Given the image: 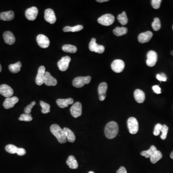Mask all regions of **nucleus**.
I'll return each mask as SVG.
<instances>
[{
    "mask_svg": "<svg viewBox=\"0 0 173 173\" xmlns=\"http://www.w3.org/2000/svg\"><path fill=\"white\" fill-rule=\"evenodd\" d=\"M168 131V127L166 125H162V128L161 129L162 135L161 138L162 140H166L167 135Z\"/></svg>",
    "mask_w": 173,
    "mask_h": 173,
    "instance_id": "e433bc0d",
    "label": "nucleus"
},
{
    "mask_svg": "<svg viewBox=\"0 0 173 173\" xmlns=\"http://www.w3.org/2000/svg\"><path fill=\"white\" fill-rule=\"evenodd\" d=\"M38 12L39 11L36 7H32L26 10L25 15L28 19L30 21H34L36 19Z\"/></svg>",
    "mask_w": 173,
    "mask_h": 173,
    "instance_id": "4468645a",
    "label": "nucleus"
},
{
    "mask_svg": "<svg viewBox=\"0 0 173 173\" xmlns=\"http://www.w3.org/2000/svg\"><path fill=\"white\" fill-rule=\"evenodd\" d=\"M153 34L151 31H147L140 34L138 36V41L140 43H146L150 41L153 37Z\"/></svg>",
    "mask_w": 173,
    "mask_h": 173,
    "instance_id": "6ab92c4d",
    "label": "nucleus"
},
{
    "mask_svg": "<svg viewBox=\"0 0 173 173\" xmlns=\"http://www.w3.org/2000/svg\"><path fill=\"white\" fill-rule=\"evenodd\" d=\"M83 28V26L79 25L73 27L67 26V27H65V28H63V30L64 32H77V31H80V30H82Z\"/></svg>",
    "mask_w": 173,
    "mask_h": 173,
    "instance_id": "7c9ffc66",
    "label": "nucleus"
},
{
    "mask_svg": "<svg viewBox=\"0 0 173 173\" xmlns=\"http://www.w3.org/2000/svg\"><path fill=\"white\" fill-rule=\"evenodd\" d=\"M16 154L19 155V156H23L24 155L26 154V151L24 148H19Z\"/></svg>",
    "mask_w": 173,
    "mask_h": 173,
    "instance_id": "79ce46f5",
    "label": "nucleus"
},
{
    "mask_svg": "<svg viewBox=\"0 0 173 173\" xmlns=\"http://www.w3.org/2000/svg\"><path fill=\"white\" fill-rule=\"evenodd\" d=\"M156 78L160 81H166L167 80V76L164 73L157 74L156 76Z\"/></svg>",
    "mask_w": 173,
    "mask_h": 173,
    "instance_id": "a19ab883",
    "label": "nucleus"
},
{
    "mask_svg": "<svg viewBox=\"0 0 173 173\" xmlns=\"http://www.w3.org/2000/svg\"><path fill=\"white\" fill-rule=\"evenodd\" d=\"M116 173H128L127 170L124 167H121L116 171Z\"/></svg>",
    "mask_w": 173,
    "mask_h": 173,
    "instance_id": "c03bdc74",
    "label": "nucleus"
},
{
    "mask_svg": "<svg viewBox=\"0 0 173 173\" xmlns=\"http://www.w3.org/2000/svg\"><path fill=\"white\" fill-rule=\"evenodd\" d=\"M63 129L68 141L71 143L74 142L76 140V136L73 132L67 128H64Z\"/></svg>",
    "mask_w": 173,
    "mask_h": 173,
    "instance_id": "5701e85b",
    "label": "nucleus"
},
{
    "mask_svg": "<svg viewBox=\"0 0 173 173\" xmlns=\"http://www.w3.org/2000/svg\"><path fill=\"white\" fill-rule=\"evenodd\" d=\"M33 118L30 114H23L19 118V120L22 121L30 122L32 120Z\"/></svg>",
    "mask_w": 173,
    "mask_h": 173,
    "instance_id": "c9c22d12",
    "label": "nucleus"
},
{
    "mask_svg": "<svg viewBox=\"0 0 173 173\" xmlns=\"http://www.w3.org/2000/svg\"><path fill=\"white\" fill-rule=\"evenodd\" d=\"M0 94L6 98H10L13 96L14 90L8 85L2 84L0 86Z\"/></svg>",
    "mask_w": 173,
    "mask_h": 173,
    "instance_id": "6e6552de",
    "label": "nucleus"
},
{
    "mask_svg": "<svg viewBox=\"0 0 173 173\" xmlns=\"http://www.w3.org/2000/svg\"><path fill=\"white\" fill-rule=\"evenodd\" d=\"M50 130L51 133L56 137L60 143H65L67 141L63 129L57 124H54L51 126Z\"/></svg>",
    "mask_w": 173,
    "mask_h": 173,
    "instance_id": "f03ea898",
    "label": "nucleus"
},
{
    "mask_svg": "<svg viewBox=\"0 0 173 173\" xmlns=\"http://www.w3.org/2000/svg\"><path fill=\"white\" fill-rule=\"evenodd\" d=\"M19 98L17 97H12L6 98L3 102V107L4 108L6 109L11 108L14 106L15 104L19 102Z\"/></svg>",
    "mask_w": 173,
    "mask_h": 173,
    "instance_id": "f3484780",
    "label": "nucleus"
},
{
    "mask_svg": "<svg viewBox=\"0 0 173 173\" xmlns=\"http://www.w3.org/2000/svg\"><path fill=\"white\" fill-rule=\"evenodd\" d=\"M158 59L157 53L154 51H151L148 53L146 63L148 67H153L156 65Z\"/></svg>",
    "mask_w": 173,
    "mask_h": 173,
    "instance_id": "1a4fd4ad",
    "label": "nucleus"
},
{
    "mask_svg": "<svg viewBox=\"0 0 173 173\" xmlns=\"http://www.w3.org/2000/svg\"><path fill=\"white\" fill-rule=\"evenodd\" d=\"M88 173H95L94 172H93V171H90V172H89Z\"/></svg>",
    "mask_w": 173,
    "mask_h": 173,
    "instance_id": "09e8293b",
    "label": "nucleus"
},
{
    "mask_svg": "<svg viewBox=\"0 0 173 173\" xmlns=\"http://www.w3.org/2000/svg\"><path fill=\"white\" fill-rule=\"evenodd\" d=\"M22 63L20 62H18L14 64H11L9 66V69L13 73L16 74L20 71Z\"/></svg>",
    "mask_w": 173,
    "mask_h": 173,
    "instance_id": "a878e982",
    "label": "nucleus"
},
{
    "mask_svg": "<svg viewBox=\"0 0 173 173\" xmlns=\"http://www.w3.org/2000/svg\"><path fill=\"white\" fill-rule=\"evenodd\" d=\"M44 19L45 20L50 24L55 23L56 21V17L55 13L52 9H47L44 13Z\"/></svg>",
    "mask_w": 173,
    "mask_h": 173,
    "instance_id": "f8f14e48",
    "label": "nucleus"
},
{
    "mask_svg": "<svg viewBox=\"0 0 173 173\" xmlns=\"http://www.w3.org/2000/svg\"><path fill=\"white\" fill-rule=\"evenodd\" d=\"M125 63L120 59H117L114 61L111 64V68L113 71L119 73L122 72L125 68Z\"/></svg>",
    "mask_w": 173,
    "mask_h": 173,
    "instance_id": "0eeeda50",
    "label": "nucleus"
},
{
    "mask_svg": "<svg viewBox=\"0 0 173 173\" xmlns=\"http://www.w3.org/2000/svg\"><path fill=\"white\" fill-rule=\"evenodd\" d=\"M170 157H171V158H172V159H173V151L171 153V154H170Z\"/></svg>",
    "mask_w": 173,
    "mask_h": 173,
    "instance_id": "49530a36",
    "label": "nucleus"
},
{
    "mask_svg": "<svg viewBox=\"0 0 173 173\" xmlns=\"http://www.w3.org/2000/svg\"><path fill=\"white\" fill-rule=\"evenodd\" d=\"M128 32V28L125 27H116L113 30V33L116 36L120 37L121 36L125 35Z\"/></svg>",
    "mask_w": 173,
    "mask_h": 173,
    "instance_id": "bb28decb",
    "label": "nucleus"
},
{
    "mask_svg": "<svg viewBox=\"0 0 173 173\" xmlns=\"http://www.w3.org/2000/svg\"><path fill=\"white\" fill-rule=\"evenodd\" d=\"M161 0H153L152 1V6L155 9H158L160 7Z\"/></svg>",
    "mask_w": 173,
    "mask_h": 173,
    "instance_id": "ea45409f",
    "label": "nucleus"
},
{
    "mask_svg": "<svg viewBox=\"0 0 173 173\" xmlns=\"http://www.w3.org/2000/svg\"><path fill=\"white\" fill-rule=\"evenodd\" d=\"M92 77L90 76H79L76 77L73 81L72 85L77 88L83 87L85 84H89L90 83Z\"/></svg>",
    "mask_w": 173,
    "mask_h": 173,
    "instance_id": "7ed1b4c3",
    "label": "nucleus"
},
{
    "mask_svg": "<svg viewBox=\"0 0 173 173\" xmlns=\"http://www.w3.org/2000/svg\"><path fill=\"white\" fill-rule=\"evenodd\" d=\"M67 164L70 168L72 169H77L79 167V164L75 157L73 155H70L67 161Z\"/></svg>",
    "mask_w": 173,
    "mask_h": 173,
    "instance_id": "393cba45",
    "label": "nucleus"
},
{
    "mask_svg": "<svg viewBox=\"0 0 173 173\" xmlns=\"http://www.w3.org/2000/svg\"><path fill=\"white\" fill-rule=\"evenodd\" d=\"M62 50L63 52H66V53L74 54V53H76L77 49L76 47L74 45H71V44H66L62 47Z\"/></svg>",
    "mask_w": 173,
    "mask_h": 173,
    "instance_id": "c756f323",
    "label": "nucleus"
},
{
    "mask_svg": "<svg viewBox=\"0 0 173 173\" xmlns=\"http://www.w3.org/2000/svg\"><path fill=\"white\" fill-rule=\"evenodd\" d=\"M56 103L59 107L64 108L68 106L70 104H73L74 103V100L72 98L66 99H59L56 101Z\"/></svg>",
    "mask_w": 173,
    "mask_h": 173,
    "instance_id": "4be33fe9",
    "label": "nucleus"
},
{
    "mask_svg": "<svg viewBox=\"0 0 173 173\" xmlns=\"http://www.w3.org/2000/svg\"><path fill=\"white\" fill-rule=\"evenodd\" d=\"M153 89L155 93L156 94H160L161 93V89L159 87V86L157 85H155L153 87Z\"/></svg>",
    "mask_w": 173,
    "mask_h": 173,
    "instance_id": "37998d69",
    "label": "nucleus"
},
{
    "mask_svg": "<svg viewBox=\"0 0 173 173\" xmlns=\"http://www.w3.org/2000/svg\"><path fill=\"white\" fill-rule=\"evenodd\" d=\"M119 127L117 123L111 121L108 123L104 128V133L108 139H113L118 134Z\"/></svg>",
    "mask_w": 173,
    "mask_h": 173,
    "instance_id": "f257e3e1",
    "label": "nucleus"
},
{
    "mask_svg": "<svg viewBox=\"0 0 173 173\" xmlns=\"http://www.w3.org/2000/svg\"><path fill=\"white\" fill-rule=\"evenodd\" d=\"M171 54L172 55H173V51H171Z\"/></svg>",
    "mask_w": 173,
    "mask_h": 173,
    "instance_id": "8fccbe9b",
    "label": "nucleus"
},
{
    "mask_svg": "<svg viewBox=\"0 0 173 173\" xmlns=\"http://www.w3.org/2000/svg\"><path fill=\"white\" fill-rule=\"evenodd\" d=\"M4 41L9 45H13L15 41V36L10 31H6L3 34Z\"/></svg>",
    "mask_w": 173,
    "mask_h": 173,
    "instance_id": "aec40b11",
    "label": "nucleus"
},
{
    "mask_svg": "<svg viewBox=\"0 0 173 173\" xmlns=\"http://www.w3.org/2000/svg\"><path fill=\"white\" fill-rule=\"evenodd\" d=\"M37 41L38 45L42 48H47L50 44L49 39L43 34H40L37 36Z\"/></svg>",
    "mask_w": 173,
    "mask_h": 173,
    "instance_id": "ddd939ff",
    "label": "nucleus"
},
{
    "mask_svg": "<svg viewBox=\"0 0 173 173\" xmlns=\"http://www.w3.org/2000/svg\"><path fill=\"white\" fill-rule=\"evenodd\" d=\"M117 19L122 25H126L128 23V19L125 12H123L121 14L117 16Z\"/></svg>",
    "mask_w": 173,
    "mask_h": 173,
    "instance_id": "2f4dec72",
    "label": "nucleus"
},
{
    "mask_svg": "<svg viewBox=\"0 0 173 173\" xmlns=\"http://www.w3.org/2000/svg\"><path fill=\"white\" fill-rule=\"evenodd\" d=\"M40 105H41V107H42L41 112L43 114H47V113L50 112V107H51V106H50V104H48V103H46L43 101H40Z\"/></svg>",
    "mask_w": 173,
    "mask_h": 173,
    "instance_id": "473e14b6",
    "label": "nucleus"
},
{
    "mask_svg": "<svg viewBox=\"0 0 173 173\" xmlns=\"http://www.w3.org/2000/svg\"><path fill=\"white\" fill-rule=\"evenodd\" d=\"M2 70V66L0 64V72H1Z\"/></svg>",
    "mask_w": 173,
    "mask_h": 173,
    "instance_id": "de8ad7c7",
    "label": "nucleus"
},
{
    "mask_svg": "<svg viewBox=\"0 0 173 173\" xmlns=\"http://www.w3.org/2000/svg\"><path fill=\"white\" fill-rule=\"evenodd\" d=\"M70 61L71 58L69 56H66L62 57L57 63L59 70L61 71H66L69 67Z\"/></svg>",
    "mask_w": 173,
    "mask_h": 173,
    "instance_id": "9b49d317",
    "label": "nucleus"
},
{
    "mask_svg": "<svg viewBox=\"0 0 173 173\" xmlns=\"http://www.w3.org/2000/svg\"><path fill=\"white\" fill-rule=\"evenodd\" d=\"M44 83L48 86H55L57 85V81L52 76L49 72H46L44 77Z\"/></svg>",
    "mask_w": 173,
    "mask_h": 173,
    "instance_id": "a211bd4d",
    "label": "nucleus"
},
{
    "mask_svg": "<svg viewBox=\"0 0 173 173\" xmlns=\"http://www.w3.org/2000/svg\"><path fill=\"white\" fill-rule=\"evenodd\" d=\"M162 157V155L161 152L157 150L150 157V160H151V162L152 163L154 164V163H156L157 162L159 161L160 160H161Z\"/></svg>",
    "mask_w": 173,
    "mask_h": 173,
    "instance_id": "cd10ccee",
    "label": "nucleus"
},
{
    "mask_svg": "<svg viewBox=\"0 0 173 173\" xmlns=\"http://www.w3.org/2000/svg\"><path fill=\"white\" fill-rule=\"evenodd\" d=\"M107 89V84L106 82H102L99 85L98 87V93L99 100L100 101H103L106 99Z\"/></svg>",
    "mask_w": 173,
    "mask_h": 173,
    "instance_id": "dca6fc26",
    "label": "nucleus"
},
{
    "mask_svg": "<svg viewBox=\"0 0 173 173\" xmlns=\"http://www.w3.org/2000/svg\"><path fill=\"white\" fill-rule=\"evenodd\" d=\"M157 148L154 146L152 145L149 149L147 151H143L141 152V156H144L146 158H150L152 155L154 153L155 151H157Z\"/></svg>",
    "mask_w": 173,
    "mask_h": 173,
    "instance_id": "c85d7f7f",
    "label": "nucleus"
},
{
    "mask_svg": "<svg viewBox=\"0 0 173 173\" xmlns=\"http://www.w3.org/2000/svg\"><path fill=\"white\" fill-rule=\"evenodd\" d=\"M152 28L155 31H158L161 28V24L159 19L156 17L154 19V22L152 23Z\"/></svg>",
    "mask_w": 173,
    "mask_h": 173,
    "instance_id": "72a5a7b5",
    "label": "nucleus"
},
{
    "mask_svg": "<svg viewBox=\"0 0 173 173\" xmlns=\"http://www.w3.org/2000/svg\"><path fill=\"white\" fill-rule=\"evenodd\" d=\"M15 18L14 12L12 11L2 12L0 14V19L3 21H10Z\"/></svg>",
    "mask_w": 173,
    "mask_h": 173,
    "instance_id": "b1692460",
    "label": "nucleus"
},
{
    "mask_svg": "<svg viewBox=\"0 0 173 173\" xmlns=\"http://www.w3.org/2000/svg\"><path fill=\"white\" fill-rule=\"evenodd\" d=\"M19 148L15 146V145L12 144H8L6 147V150L8 153L11 154H15L17 153Z\"/></svg>",
    "mask_w": 173,
    "mask_h": 173,
    "instance_id": "f704fd0d",
    "label": "nucleus"
},
{
    "mask_svg": "<svg viewBox=\"0 0 173 173\" xmlns=\"http://www.w3.org/2000/svg\"><path fill=\"white\" fill-rule=\"evenodd\" d=\"M45 67L42 66L39 67L38 74L36 78V83L39 86H41L44 84V77H45Z\"/></svg>",
    "mask_w": 173,
    "mask_h": 173,
    "instance_id": "2eb2a0df",
    "label": "nucleus"
},
{
    "mask_svg": "<svg viewBox=\"0 0 173 173\" xmlns=\"http://www.w3.org/2000/svg\"><path fill=\"white\" fill-rule=\"evenodd\" d=\"M128 127L131 134H136L139 131V123L136 118L131 117L128 120Z\"/></svg>",
    "mask_w": 173,
    "mask_h": 173,
    "instance_id": "20e7f679",
    "label": "nucleus"
},
{
    "mask_svg": "<svg viewBox=\"0 0 173 173\" xmlns=\"http://www.w3.org/2000/svg\"><path fill=\"white\" fill-rule=\"evenodd\" d=\"M114 21V16L109 14L104 15L98 19V22L99 24L105 26H110Z\"/></svg>",
    "mask_w": 173,
    "mask_h": 173,
    "instance_id": "39448f33",
    "label": "nucleus"
},
{
    "mask_svg": "<svg viewBox=\"0 0 173 173\" xmlns=\"http://www.w3.org/2000/svg\"><path fill=\"white\" fill-rule=\"evenodd\" d=\"M89 50L92 52H95L99 54H102L105 51L104 47L102 45H99L96 43V40L93 38L89 44Z\"/></svg>",
    "mask_w": 173,
    "mask_h": 173,
    "instance_id": "423d86ee",
    "label": "nucleus"
},
{
    "mask_svg": "<svg viewBox=\"0 0 173 173\" xmlns=\"http://www.w3.org/2000/svg\"><path fill=\"white\" fill-rule=\"evenodd\" d=\"M162 128V125L161 124H156L155 126L154 129V135L155 136H157L160 134L161 132V129Z\"/></svg>",
    "mask_w": 173,
    "mask_h": 173,
    "instance_id": "4c0bfd02",
    "label": "nucleus"
},
{
    "mask_svg": "<svg viewBox=\"0 0 173 173\" xmlns=\"http://www.w3.org/2000/svg\"><path fill=\"white\" fill-rule=\"evenodd\" d=\"M36 104V102L35 101L31 102V104H29L28 106H27L25 109H24V112L25 114H30L31 112L32 109L33 107Z\"/></svg>",
    "mask_w": 173,
    "mask_h": 173,
    "instance_id": "58836bf2",
    "label": "nucleus"
},
{
    "mask_svg": "<svg viewBox=\"0 0 173 173\" xmlns=\"http://www.w3.org/2000/svg\"><path fill=\"white\" fill-rule=\"evenodd\" d=\"M71 115L75 118L80 117L82 115V104L79 102H75L70 108Z\"/></svg>",
    "mask_w": 173,
    "mask_h": 173,
    "instance_id": "9d476101",
    "label": "nucleus"
},
{
    "mask_svg": "<svg viewBox=\"0 0 173 173\" xmlns=\"http://www.w3.org/2000/svg\"><path fill=\"white\" fill-rule=\"evenodd\" d=\"M134 97L136 101L138 103H142L145 100V94L142 90L137 89L135 90L134 93Z\"/></svg>",
    "mask_w": 173,
    "mask_h": 173,
    "instance_id": "412c9836",
    "label": "nucleus"
},
{
    "mask_svg": "<svg viewBox=\"0 0 173 173\" xmlns=\"http://www.w3.org/2000/svg\"></svg>",
    "mask_w": 173,
    "mask_h": 173,
    "instance_id": "3c124183",
    "label": "nucleus"
},
{
    "mask_svg": "<svg viewBox=\"0 0 173 173\" xmlns=\"http://www.w3.org/2000/svg\"><path fill=\"white\" fill-rule=\"evenodd\" d=\"M98 2H106L109 1L108 0H97L96 1Z\"/></svg>",
    "mask_w": 173,
    "mask_h": 173,
    "instance_id": "a18cd8bd",
    "label": "nucleus"
}]
</instances>
